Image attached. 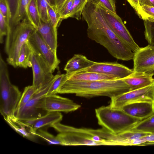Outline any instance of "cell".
Listing matches in <instances>:
<instances>
[{
  "label": "cell",
  "instance_id": "cell-1",
  "mask_svg": "<svg viewBox=\"0 0 154 154\" xmlns=\"http://www.w3.org/2000/svg\"><path fill=\"white\" fill-rule=\"evenodd\" d=\"M82 16L87 23V35L90 39L103 46L117 59L124 61L133 60L134 53L110 29L97 4L88 0Z\"/></svg>",
  "mask_w": 154,
  "mask_h": 154
},
{
  "label": "cell",
  "instance_id": "cell-2",
  "mask_svg": "<svg viewBox=\"0 0 154 154\" xmlns=\"http://www.w3.org/2000/svg\"><path fill=\"white\" fill-rule=\"evenodd\" d=\"M130 91V87L123 79L78 81L67 79L66 75L57 94H74L78 97L87 98L99 96H106L111 98Z\"/></svg>",
  "mask_w": 154,
  "mask_h": 154
},
{
  "label": "cell",
  "instance_id": "cell-3",
  "mask_svg": "<svg viewBox=\"0 0 154 154\" xmlns=\"http://www.w3.org/2000/svg\"><path fill=\"white\" fill-rule=\"evenodd\" d=\"M98 124L103 128L117 135L131 130L140 119L128 114L122 109L102 106L95 110Z\"/></svg>",
  "mask_w": 154,
  "mask_h": 154
},
{
  "label": "cell",
  "instance_id": "cell-4",
  "mask_svg": "<svg viewBox=\"0 0 154 154\" xmlns=\"http://www.w3.org/2000/svg\"><path fill=\"white\" fill-rule=\"evenodd\" d=\"M18 88L10 82L7 64L0 54V112L4 118L14 116L21 96Z\"/></svg>",
  "mask_w": 154,
  "mask_h": 154
},
{
  "label": "cell",
  "instance_id": "cell-5",
  "mask_svg": "<svg viewBox=\"0 0 154 154\" xmlns=\"http://www.w3.org/2000/svg\"><path fill=\"white\" fill-rule=\"evenodd\" d=\"M36 29L26 17L16 26L13 31L7 61L14 68L20 49Z\"/></svg>",
  "mask_w": 154,
  "mask_h": 154
},
{
  "label": "cell",
  "instance_id": "cell-6",
  "mask_svg": "<svg viewBox=\"0 0 154 154\" xmlns=\"http://www.w3.org/2000/svg\"><path fill=\"white\" fill-rule=\"evenodd\" d=\"M55 77L54 75L49 82L36 90L24 105L15 111L14 116L18 119L26 120L40 117L47 113L43 108V102Z\"/></svg>",
  "mask_w": 154,
  "mask_h": 154
},
{
  "label": "cell",
  "instance_id": "cell-7",
  "mask_svg": "<svg viewBox=\"0 0 154 154\" xmlns=\"http://www.w3.org/2000/svg\"><path fill=\"white\" fill-rule=\"evenodd\" d=\"M97 5L105 21L113 32L133 52L137 51L140 47L134 41L121 18L116 13Z\"/></svg>",
  "mask_w": 154,
  "mask_h": 154
},
{
  "label": "cell",
  "instance_id": "cell-8",
  "mask_svg": "<svg viewBox=\"0 0 154 154\" xmlns=\"http://www.w3.org/2000/svg\"><path fill=\"white\" fill-rule=\"evenodd\" d=\"M109 106L122 109L126 105L134 103L146 102L154 103V83L141 88L130 91L111 97Z\"/></svg>",
  "mask_w": 154,
  "mask_h": 154
},
{
  "label": "cell",
  "instance_id": "cell-9",
  "mask_svg": "<svg viewBox=\"0 0 154 154\" xmlns=\"http://www.w3.org/2000/svg\"><path fill=\"white\" fill-rule=\"evenodd\" d=\"M29 67L32 68V85L36 91L49 82L54 75L50 66L39 55L32 51L29 61Z\"/></svg>",
  "mask_w": 154,
  "mask_h": 154
},
{
  "label": "cell",
  "instance_id": "cell-10",
  "mask_svg": "<svg viewBox=\"0 0 154 154\" xmlns=\"http://www.w3.org/2000/svg\"><path fill=\"white\" fill-rule=\"evenodd\" d=\"M26 42L33 51L40 55L45 60L53 72L60 63L57 56V51L49 47L36 30L30 35Z\"/></svg>",
  "mask_w": 154,
  "mask_h": 154
},
{
  "label": "cell",
  "instance_id": "cell-11",
  "mask_svg": "<svg viewBox=\"0 0 154 154\" xmlns=\"http://www.w3.org/2000/svg\"><path fill=\"white\" fill-rule=\"evenodd\" d=\"M133 69L116 62H97L91 66L74 73L92 72L113 75L119 79H124L134 72Z\"/></svg>",
  "mask_w": 154,
  "mask_h": 154
},
{
  "label": "cell",
  "instance_id": "cell-12",
  "mask_svg": "<svg viewBox=\"0 0 154 154\" xmlns=\"http://www.w3.org/2000/svg\"><path fill=\"white\" fill-rule=\"evenodd\" d=\"M133 70L154 75V46L140 47L134 53Z\"/></svg>",
  "mask_w": 154,
  "mask_h": 154
},
{
  "label": "cell",
  "instance_id": "cell-13",
  "mask_svg": "<svg viewBox=\"0 0 154 154\" xmlns=\"http://www.w3.org/2000/svg\"><path fill=\"white\" fill-rule=\"evenodd\" d=\"M43 106L47 112L68 113L77 110L81 106L70 99L54 94L45 97Z\"/></svg>",
  "mask_w": 154,
  "mask_h": 154
},
{
  "label": "cell",
  "instance_id": "cell-14",
  "mask_svg": "<svg viewBox=\"0 0 154 154\" xmlns=\"http://www.w3.org/2000/svg\"><path fill=\"white\" fill-rule=\"evenodd\" d=\"M121 109L130 115L142 120L154 113V103L146 102L134 103L126 105Z\"/></svg>",
  "mask_w": 154,
  "mask_h": 154
},
{
  "label": "cell",
  "instance_id": "cell-15",
  "mask_svg": "<svg viewBox=\"0 0 154 154\" xmlns=\"http://www.w3.org/2000/svg\"><path fill=\"white\" fill-rule=\"evenodd\" d=\"M4 119L12 128L23 137L34 141L38 137L37 131L24 120L18 119L14 116Z\"/></svg>",
  "mask_w": 154,
  "mask_h": 154
},
{
  "label": "cell",
  "instance_id": "cell-16",
  "mask_svg": "<svg viewBox=\"0 0 154 154\" xmlns=\"http://www.w3.org/2000/svg\"><path fill=\"white\" fill-rule=\"evenodd\" d=\"M154 75L145 72L134 71L129 76L123 79L131 91L143 88L154 83Z\"/></svg>",
  "mask_w": 154,
  "mask_h": 154
},
{
  "label": "cell",
  "instance_id": "cell-17",
  "mask_svg": "<svg viewBox=\"0 0 154 154\" xmlns=\"http://www.w3.org/2000/svg\"><path fill=\"white\" fill-rule=\"evenodd\" d=\"M63 116L60 112H49L40 117L24 120L37 131L43 127H51L55 124L60 122Z\"/></svg>",
  "mask_w": 154,
  "mask_h": 154
},
{
  "label": "cell",
  "instance_id": "cell-18",
  "mask_svg": "<svg viewBox=\"0 0 154 154\" xmlns=\"http://www.w3.org/2000/svg\"><path fill=\"white\" fill-rule=\"evenodd\" d=\"M42 38L54 51H57V31L53 27L50 22L41 23L36 29Z\"/></svg>",
  "mask_w": 154,
  "mask_h": 154
},
{
  "label": "cell",
  "instance_id": "cell-19",
  "mask_svg": "<svg viewBox=\"0 0 154 154\" xmlns=\"http://www.w3.org/2000/svg\"><path fill=\"white\" fill-rule=\"evenodd\" d=\"M95 62L90 60L81 54H75L66 64L64 70L66 74L75 73L78 71L89 67Z\"/></svg>",
  "mask_w": 154,
  "mask_h": 154
},
{
  "label": "cell",
  "instance_id": "cell-20",
  "mask_svg": "<svg viewBox=\"0 0 154 154\" xmlns=\"http://www.w3.org/2000/svg\"><path fill=\"white\" fill-rule=\"evenodd\" d=\"M66 79L78 81H98L119 79L110 75L92 72H86L79 73H66Z\"/></svg>",
  "mask_w": 154,
  "mask_h": 154
},
{
  "label": "cell",
  "instance_id": "cell-21",
  "mask_svg": "<svg viewBox=\"0 0 154 154\" xmlns=\"http://www.w3.org/2000/svg\"><path fill=\"white\" fill-rule=\"evenodd\" d=\"M26 16L31 24L37 29L42 21L37 7V0H31L27 8Z\"/></svg>",
  "mask_w": 154,
  "mask_h": 154
},
{
  "label": "cell",
  "instance_id": "cell-22",
  "mask_svg": "<svg viewBox=\"0 0 154 154\" xmlns=\"http://www.w3.org/2000/svg\"><path fill=\"white\" fill-rule=\"evenodd\" d=\"M131 130L143 133H154V113L140 121Z\"/></svg>",
  "mask_w": 154,
  "mask_h": 154
},
{
  "label": "cell",
  "instance_id": "cell-23",
  "mask_svg": "<svg viewBox=\"0 0 154 154\" xmlns=\"http://www.w3.org/2000/svg\"><path fill=\"white\" fill-rule=\"evenodd\" d=\"M32 50L26 42L22 46L17 61V67L26 68L29 66V61Z\"/></svg>",
  "mask_w": 154,
  "mask_h": 154
},
{
  "label": "cell",
  "instance_id": "cell-24",
  "mask_svg": "<svg viewBox=\"0 0 154 154\" xmlns=\"http://www.w3.org/2000/svg\"><path fill=\"white\" fill-rule=\"evenodd\" d=\"M88 1V0H74L67 18H74L78 20L81 19L82 11Z\"/></svg>",
  "mask_w": 154,
  "mask_h": 154
},
{
  "label": "cell",
  "instance_id": "cell-25",
  "mask_svg": "<svg viewBox=\"0 0 154 154\" xmlns=\"http://www.w3.org/2000/svg\"><path fill=\"white\" fill-rule=\"evenodd\" d=\"M143 20L145 38L149 45L154 46V18L147 17Z\"/></svg>",
  "mask_w": 154,
  "mask_h": 154
},
{
  "label": "cell",
  "instance_id": "cell-26",
  "mask_svg": "<svg viewBox=\"0 0 154 154\" xmlns=\"http://www.w3.org/2000/svg\"><path fill=\"white\" fill-rule=\"evenodd\" d=\"M37 7L41 20L44 22H49L48 9L52 5L51 0H37Z\"/></svg>",
  "mask_w": 154,
  "mask_h": 154
},
{
  "label": "cell",
  "instance_id": "cell-27",
  "mask_svg": "<svg viewBox=\"0 0 154 154\" xmlns=\"http://www.w3.org/2000/svg\"><path fill=\"white\" fill-rule=\"evenodd\" d=\"M32 0H19L17 11L13 24V29L26 16L29 4Z\"/></svg>",
  "mask_w": 154,
  "mask_h": 154
},
{
  "label": "cell",
  "instance_id": "cell-28",
  "mask_svg": "<svg viewBox=\"0 0 154 154\" xmlns=\"http://www.w3.org/2000/svg\"><path fill=\"white\" fill-rule=\"evenodd\" d=\"M8 8L10 27H13V24L17 15L19 0H4Z\"/></svg>",
  "mask_w": 154,
  "mask_h": 154
},
{
  "label": "cell",
  "instance_id": "cell-29",
  "mask_svg": "<svg viewBox=\"0 0 154 154\" xmlns=\"http://www.w3.org/2000/svg\"><path fill=\"white\" fill-rule=\"evenodd\" d=\"M36 91L32 85L25 87L21 95L16 110L20 108L24 105L30 99Z\"/></svg>",
  "mask_w": 154,
  "mask_h": 154
},
{
  "label": "cell",
  "instance_id": "cell-30",
  "mask_svg": "<svg viewBox=\"0 0 154 154\" xmlns=\"http://www.w3.org/2000/svg\"><path fill=\"white\" fill-rule=\"evenodd\" d=\"M56 77L50 87L46 96L56 94L57 91L63 81L66 77V74H57Z\"/></svg>",
  "mask_w": 154,
  "mask_h": 154
},
{
  "label": "cell",
  "instance_id": "cell-31",
  "mask_svg": "<svg viewBox=\"0 0 154 154\" xmlns=\"http://www.w3.org/2000/svg\"><path fill=\"white\" fill-rule=\"evenodd\" d=\"M48 14L51 23L54 29L57 31V28L61 21L59 14L53 5L49 6L48 9Z\"/></svg>",
  "mask_w": 154,
  "mask_h": 154
},
{
  "label": "cell",
  "instance_id": "cell-32",
  "mask_svg": "<svg viewBox=\"0 0 154 154\" xmlns=\"http://www.w3.org/2000/svg\"><path fill=\"white\" fill-rule=\"evenodd\" d=\"M106 9L116 13L115 0H91Z\"/></svg>",
  "mask_w": 154,
  "mask_h": 154
},
{
  "label": "cell",
  "instance_id": "cell-33",
  "mask_svg": "<svg viewBox=\"0 0 154 154\" xmlns=\"http://www.w3.org/2000/svg\"><path fill=\"white\" fill-rule=\"evenodd\" d=\"M74 0H66L58 12L61 20L67 18V16Z\"/></svg>",
  "mask_w": 154,
  "mask_h": 154
},
{
  "label": "cell",
  "instance_id": "cell-34",
  "mask_svg": "<svg viewBox=\"0 0 154 154\" xmlns=\"http://www.w3.org/2000/svg\"><path fill=\"white\" fill-rule=\"evenodd\" d=\"M8 28V23L2 14L0 13V42H3V37L6 35Z\"/></svg>",
  "mask_w": 154,
  "mask_h": 154
},
{
  "label": "cell",
  "instance_id": "cell-35",
  "mask_svg": "<svg viewBox=\"0 0 154 154\" xmlns=\"http://www.w3.org/2000/svg\"><path fill=\"white\" fill-rule=\"evenodd\" d=\"M141 7V13L140 16L143 20L147 17L154 18V6L143 5Z\"/></svg>",
  "mask_w": 154,
  "mask_h": 154
},
{
  "label": "cell",
  "instance_id": "cell-36",
  "mask_svg": "<svg viewBox=\"0 0 154 154\" xmlns=\"http://www.w3.org/2000/svg\"><path fill=\"white\" fill-rule=\"evenodd\" d=\"M0 13L5 18L8 24V28L10 25L9 11L8 6L4 0H0Z\"/></svg>",
  "mask_w": 154,
  "mask_h": 154
},
{
  "label": "cell",
  "instance_id": "cell-37",
  "mask_svg": "<svg viewBox=\"0 0 154 154\" xmlns=\"http://www.w3.org/2000/svg\"><path fill=\"white\" fill-rule=\"evenodd\" d=\"M131 6L135 10L138 16L140 17L141 7L138 0H127Z\"/></svg>",
  "mask_w": 154,
  "mask_h": 154
},
{
  "label": "cell",
  "instance_id": "cell-38",
  "mask_svg": "<svg viewBox=\"0 0 154 154\" xmlns=\"http://www.w3.org/2000/svg\"><path fill=\"white\" fill-rule=\"evenodd\" d=\"M66 0H51L52 4L58 13Z\"/></svg>",
  "mask_w": 154,
  "mask_h": 154
},
{
  "label": "cell",
  "instance_id": "cell-39",
  "mask_svg": "<svg viewBox=\"0 0 154 154\" xmlns=\"http://www.w3.org/2000/svg\"><path fill=\"white\" fill-rule=\"evenodd\" d=\"M139 4L141 6L143 5H147L154 6V0H138Z\"/></svg>",
  "mask_w": 154,
  "mask_h": 154
}]
</instances>
